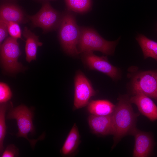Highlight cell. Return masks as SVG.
I'll return each instance as SVG.
<instances>
[{
	"label": "cell",
	"mask_w": 157,
	"mask_h": 157,
	"mask_svg": "<svg viewBox=\"0 0 157 157\" xmlns=\"http://www.w3.org/2000/svg\"><path fill=\"white\" fill-rule=\"evenodd\" d=\"M112 114L113 128V148L124 137L133 135L136 129L138 113L133 110L130 97L127 95L120 96Z\"/></svg>",
	"instance_id": "6da1fadb"
},
{
	"label": "cell",
	"mask_w": 157,
	"mask_h": 157,
	"mask_svg": "<svg viewBox=\"0 0 157 157\" xmlns=\"http://www.w3.org/2000/svg\"><path fill=\"white\" fill-rule=\"evenodd\" d=\"M59 38L65 52L73 57L79 53L77 46L81 34V27L77 24L75 16L68 11L63 15L59 26Z\"/></svg>",
	"instance_id": "7a4b0ae2"
},
{
	"label": "cell",
	"mask_w": 157,
	"mask_h": 157,
	"mask_svg": "<svg viewBox=\"0 0 157 157\" xmlns=\"http://www.w3.org/2000/svg\"><path fill=\"white\" fill-rule=\"evenodd\" d=\"M119 39L108 41L104 39L93 28L81 27L78 50L79 54L87 51H98L106 55H112Z\"/></svg>",
	"instance_id": "3957f363"
},
{
	"label": "cell",
	"mask_w": 157,
	"mask_h": 157,
	"mask_svg": "<svg viewBox=\"0 0 157 157\" xmlns=\"http://www.w3.org/2000/svg\"><path fill=\"white\" fill-rule=\"evenodd\" d=\"M33 112L24 105H21L11 109L6 117L7 119H16L18 130L17 137L26 139L32 147L39 139L43 137L41 136L36 140H31L28 138L27 135L29 133L33 134L35 132V128L33 123Z\"/></svg>",
	"instance_id": "277c9868"
},
{
	"label": "cell",
	"mask_w": 157,
	"mask_h": 157,
	"mask_svg": "<svg viewBox=\"0 0 157 157\" xmlns=\"http://www.w3.org/2000/svg\"><path fill=\"white\" fill-rule=\"evenodd\" d=\"M63 16L52 7L48 1H45L37 13L33 15H28L27 17L34 26L48 31L59 27Z\"/></svg>",
	"instance_id": "5b68a950"
},
{
	"label": "cell",
	"mask_w": 157,
	"mask_h": 157,
	"mask_svg": "<svg viewBox=\"0 0 157 157\" xmlns=\"http://www.w3.org/2000/svg\"><path fill=\"white\" fill-rule=\"evenodd\" d=\"M133 94L140 92L157 101V70L142 71L132 79Z\"/></svg>",
	"instance_id": "8992f818"
},
{
	"label": "cell",
	"mask_w": 157,
	"mask_h": 157,
	"mask_svg": "<svg viewBox=\"0 0 157 157\" xmlns=\"http://www.w3.org/2000/svg\"><path fill=\"white\" fill-rule=\"evenodd\" d=\"M17 39L11 36L6 38L0 46L1 58L4 69L12 72L20 71L22 64L18 61L21 54Z\"/></svg>",
	"instance_id": "52a82bcc"
},
{
	"label": "cell",
	"mask_w": 157,
	"mask_h": 157,
	"mask_svg": "<svg viewBox=\"0 0 157 157\" xmlns=\"http://www.w3.org/2000/svg\"><path fill=\"white\" fill-rule=\"evenodd\" d=\"M81 54L82 62L88 69L101 72L113 81H117L120 78V69L110 63L107 55L99 56L94 54L92 51H87Z\"/></svg>",
	"instance_id": "ba28073f"
},
{
	"label": "cell",
	"mask_w": 157,
	"mask_h": 157,
	"mask_svg": "<svg viewBox=\"0 0 157 157\" xmlns=\"http://www.w3.org/2000/svg\"><path fill=\"white\" fill-rule=\"evenodd\" d=\"M74 110L87 106L90 98L97 93L90 81L80 70L76 72L74 78Z\"/></svg>",
	"instance_id": "9c48e42d"
},
{
	"label": "cell",
	"mask_w": 157,
	"mask_h": 157,
	"mask_svg": "<svg viewBox=\"0 0 157 157\" xmlns=\"http://www.w3.org/2000/svg\"><path fill=\"white\" fill-rule=\"evenodd\" d=\"M133 135L135 137V144L133 157H147L150 156L155 145L152 135L137 129Z\"/></svg>",
	"instance_id": "30bf717a"
},
{
	"label": "cell",
	"mask_w": 157,
	"mask_h": 157,
	"mask_svg": "<svg viewBox=\"0 0 157 157\" xmlns=\"http://www.w3.org/2000/svg\"><path fill=\"white\" fill-rule=\"evenodd\" d=\"M130 97L131 103L136 105L140 112L150 121L157 120V106L148 96L140 92H136Z\"/></svg>",
	"instance_id": "8fae6325"
},
{
	"label": "cell",
	"mask_w": 157,
	"mask_h": 157,
	"mask_svg": "<svg viewBox=\"0 0 157 157\" xmlns=\"http://www.w3.org/2000/svg\"><path fill=\"white\" fill-rule=\"evenodd\" d=\"M112 114L106 116L90 115L88 122L92 132L95 134L102 135H113V128Z\"/></svg>",
	"instance_id": "7c38bea8"
},
{
	"label": "cell",
	"mask_w": 157,
	"mask_h": 157,
	"mask_svg": "<svg viewBox=\"0 0 157 157\" xmlns=\"http://www.w3.org/2000/svg\"><path fill=\"white\" fill-rule=\"evenodd\" d=\"M0 20L20 24L24 22V17L22 11L18 6L11 3H5L0 6Z\"/></svg>",
	"instance_id": "4fadbf2b"
},
{
	"label": "cell",
	"mask_w": 157,
	"mask_h": 157,
	"mask_svg": "<svg viewBox=\"0 0 157 157\" xmlns=\"http://www.w3.org/2000/svg\"><path fill=\"white\" fill-rule=\"evenodd\" d=\"M22 33L26 39L25 47L26 60L30 63L36 59L38 48L42 46V43L39 41V36L32 32L26 27H24Z\"/></svg>",
	"instance_id": "5bb4252c"
},
{
	"label": "cell",
	"mask_w": 157,
	"mask_h": 157,
	"mask_svg": "<svg viewBox=\"0 0 157 157\" xmlns=\"http://www.w3.org/2000/svg\"><path fill=\"white\" fill-rule=\"evenodd\" d=\"M80 139L78 128L76 124L74 123L60 150L62 155L67 156L75 153L80 142Z\"/></svg>",
	"instance_id": "9a60e30c"
},
{
	"label": "cell",
	"mask_w": 157,
	"mask_h": 157,
	"mask_svg": "<svg viewBox=\"0 0 157 157\" xmlns=\"http://www.w3.org/2000/svg\"><path fill=\"white\" fill-rule=\"evenodd\" d=\"M87 109L91 115L106 116L112 114L115 106L106 100H91L87 105Z\"/></svg>",
	"instance_id": "2e32d148"
},
{
	"label": "cell",
	"mask_w": 157,
	"mask_h": 157,
	"mask_svg": "<svg viewBox=\"0 0 157 157\" xmlns=\"http://www.w3.org/2000/svg\"><path fill=\"white\" fill-rule=\"evenodd\" d=\"M136 40L142 49L144 58L151 57L157 61V42L142 34H138Z\"/></svg>",
	"instance_id": "e0dca14e"
},
{
	"label": "cell",
	"mask_w": 157,
	"mask_h": 157,
	"mask_svg": "<svg viewBox=\"0 0 157 157\" xmlns=\"http://www.w3.org/2000/svg\"><path fill=\"white\" fill-rule=\"evenodd\" d=\"M69 11L79 13L87 12L91 9V0H65Z\"/></svg>",
	"instance_id": "ac0fdd59"
},
{
	"label": "cell",
	"mask_w": 157,
	"mask_h": 157,
	"mask_svg": "<svg viewBox=\"0 0 157 157\" xmlns=\"http://www.w3.org/2000/svg\"><path fill=\"white\" fill-rule=\"evenodd\" d=\"M8 104L4 103L0 104V153H2L4 147L3 141L6 134V125L5 122V114L8 108Z\"/></svg>",
	"instance_id": "d6986e66"
},
{
	"label": "cell",
	"mask_w": 157,
	"mask_h": 157,
	"mask_svg": "<svg viewBox=\"0 0 157 157\" xmlns=\"http://www.w3.org/2000/svg\"><path fill=\"white\" fill-rule=\"evenodd\" d=\"M12 94L8 86L6 83H0V104L6 102L12 97Z\"/></svg>",
	"instance_id": "ffe728a7"
},
{
	"label": "cell",
	"mask_w": 157,
	"mask_h": 157,
	"mask_svg": "<svg viewBox=\"0 0 157 157\" xmlns=\"http://www.w3.org/2000/svg\"><path fill=\"white\" fill-rule=\"evenodd\" d=\"M7 25L8 32L11 37L17 39H21V31L18 23L7 22Z\"/></svg>",
	"instance_id": "44dd1931"
},
{
	"label": "cell",
	"mask_w": 157,
	"mask_h": 157,
	"mask_svg": "<svg viewBox=\"0 0 157 157\" xmlns=\"http://www.w3.org/2000/svg\"><path fill=\"white\" fill-rule=\"evenodd\" d=\"M19 155L18 149L13 144L8 145L0 155L1 157H17Z\"/></svg>",
	"instance_id": "7402d4cb"
},
{
	"label": "cell",
	"mask_w": 157,
	"mask_h": 157,
	"mask_svg": "<svg viewBox=\"0 0 157 157\" xmlns=\"http://www.w3.org/2000/svg\"><path fill=\"white\" fill-rule=\"evenodd\" d=\"M8 31L7 22L0 20V44L8 36Z\"/></svg>",
	"instance_id": "603a6c76"
},
{
	"label": "cell",
	"mask_w": 157,
	"mask_h": 157,
	"mask_svg": "<svg viewBox=\"0 0 157 157\" xmlns=\"http://www.w3.org/2000/svg\"><path fill=\"white\" fill-rule=\"evenodd\" d=\"M43 0L44 1H51V0Z\"/></svg>",
	"instance_id": "cb8c5ba5"
}]
</instances>
